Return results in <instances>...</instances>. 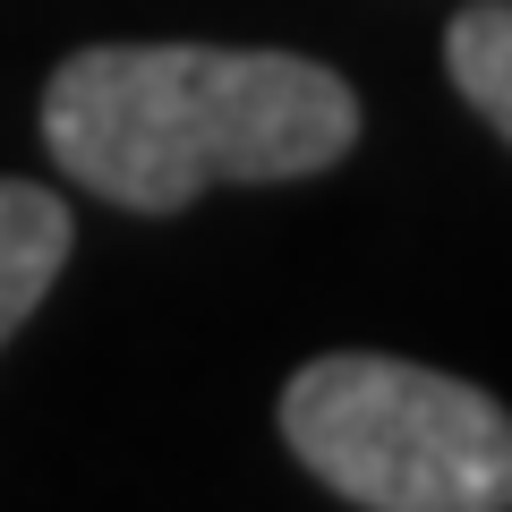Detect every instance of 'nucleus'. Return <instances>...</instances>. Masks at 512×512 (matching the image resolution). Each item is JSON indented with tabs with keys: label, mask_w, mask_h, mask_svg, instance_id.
<instances>
[{
	"label": "nucleus",
	"mask_w": 512,
	"mask_h": 512,
	"mask_svg": "<svg viewBox=\"0 0 512 512\" xmlns=\"http://www.w3.org/2000/svg\"><path fill=\"white\" fill-rule=\"evenodd\" d=\"M43 146L77 188L128 214H180L239 180H316L359 146V94L299 52L94 43L43 86Z\"/></svg>",
	"instance_id": "1"
},
{
	"label": "nucleus",
	"mask_w": 512,
	"mask_h": 512,
	"mask_svg": "<svg viewBox=\"0 0 512 512\" xmlns=\"http://www.w3.org/2000/svg\"><path fill=\"white\" fill-rule=\"evenodd\" d=\"M69 205L35 180H0V350L26 316L43 308V291L60 282L69 265Z\"/></svg>",
	"instance_id": "3"
},
{
	"label": "nucleus",
	"mask_w": 512,
	"mask_h": 512,
	"mask_svg": "<svg viewBox=\"0 0 512 512\" xmlns=\"http://www.w3.org/2000/svg\"><path fill=\"white\" fill-rule=\"evenodd\" d=\"M444 69L461 103H478V120L512 146V0H478L444 26Z\"/></svg>",
	"instance_id": "4"
},
{
	"label": "nucleus",
	"mask_w": 512,
	"mask_h": 512,
	"mask_svg": "<svg viewBox=\"0 0 512 512\" xmlns=\"http://www.w3.org/2000/svg\"><path fill=\"white\" fill-rule=\"evenodd\" d=\"M282 436L367 512H512V410L384 350H325L282 384Z\"/></svg>",
	"instance_id": "2"
}]
</instances>
